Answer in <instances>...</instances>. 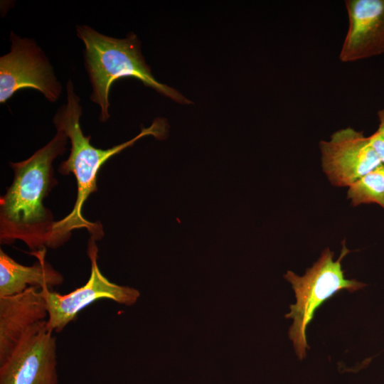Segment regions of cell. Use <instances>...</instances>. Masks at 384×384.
<instances>
[{
  "label": "cell",
  "mask_w": 384,
  "mask_h": 384,
  "mask_svg": "<svg viewBox=\"0 0 384 384\" xmlns=\"http://www.w3.org/2000/svg\"><path fill=\"white\" fill-rule=\"evenodd\" d=\"M68 137L57 129L53 138L27 159L11 163L14 180L0 199V241H23L37 251L48 246L55 221L43 200L54 186L52 164L66 150Z\"/></svg>",
  "instance_id": "cell-1"
},
{
  "label": "cell",
  "mask_w": 384,
  "mask_h": 384,
  "mask_svg": "<svg viewBox=\"0 0 384 384\" xmlns=\"http://www.w3.org/2000/svg\"><path fill=\"white\" fill-rule=\"evenodd\" d=\"M67 102L56 112L53 124L56 129L63 130L70 139L71 149L68 159L60 164L58 171L68 175L73 174L77 181L78 193L71 212L64 218L55 221L48 247L56 248L65 242L71 231L85 228L96 240L102 235V228L98 223L87 220L82 214L85 201L97 191V176L101 166L112 156L132 146L139 139L152 135L158 139L166 138L168 124L164 119L156 118L147 128H142L133 139L107 149H97L90 144V136H85L80 124L82 110L80 98L74 90L73 82L66 85Z\"/></svg>",
  "instance_id": "cell-2"
},
{
  "label": "cell",
  "mask_w": 384,
  "mask_h": 384,
  "mask_svg": "<svg viewBox=\"0 0 384 384\" xmlns=\"http://www.w3.org/2000/svg\"><path fill=\"white\" fill-rule=\"evenodd\" d=\"M76 33L85 45V65L92 88L90 99L100 107V122H105L110 117V91L119 78H136L176 102L191 103L175 89L154 78L145 63L135 34L116 38L85 25L77 26Z\"/></svg>",
  "instance_id": "cell-3"
},
{
  "label": "cell",
  "mask_w": 384,
  "mask_h": 384,
  "mask_svg": "<svg viewBox=\"0 0 384 384\" xmlns=\"http://www.w3.org/2000/svg\"><path fill=\"white\" fill-rule=\"evenodd\" d=\"M350 252L343 240L340 256L336 261L333 260L334 252L326 248L303 276L299 277L289 270L284 275L291 283L295 293L297 302L290 305V312L285 317L294 321L289 330V337L293 341L295 352L301 359L306 356V349L309 348L306 330L314 318L315 311L339 291L353 292L366 286L355 279H348L344 277L341 261Z\"/></svg>",
  "instance_id": "cell-4"
},
{
  "label": "cell",
  "mask_w": 384,
  "mask_h": 384,
  "mask_svg": "<svg viewBox=\"0 0 384 384\" xmlns=\"http://www.w3.org/2000/svg\"><path fill=\"white\" fill-rule=\"evenodd\" d=\"M95 241L90 236L87 246L90 275L83 286L65 294L51 291L48 287L41 289L48 311L47 327L53 332H60L83 309L97 300L108 299L131 306L140 296L137 289L113 283L102 274L97 265Z\"/></svg>",
  "instance_id": "cell-5"
},
{
  "label": "cell",
  "mask_w": 384,
  "mask_h": 384,
  "mask_svg": "<svg viewBox=\"0 0 384 384\" xmlns=\"http://www.w3.org/2000/svg\"><path fill=\"white\" fill-rule=\"evenodd\" d=\"M10 41V51L0 58V102L23 89L38 90L48 101H57L62 86L43 51L33 39L14 32Z\"/></svg>",
  "instance_id": "cell-6"
},
{
  "label": "cell",
  "mask_w": 384,
  "mask_h": 384,
  "mask_svg": "<svg viewBox=\"0 0 384 384\" xmlns=\"http://www.w3.org/2000/svg\"><path fill=\"white\" fill-rule=\"evenodd\" d=\"M53 333L47 320L31 327L0 363V384H58Z\"/></svg>",
  "instance_id": "cell-7"
},
{
  "label": "cell",
  "mask_w": 384,
  "mask_h": 384,
  "mask_svg": "<svg viewBox=\"0 0 384 384\" xmlns=\"http://www.w3.org/2000/svg\"><path fill=\"white\" fill-rule=\"evenodd\" d=\"M324 172L335 186H349L382 164L369 137L351 127L332 134L319 142Z\"/></svg>",
  "instance_id": "cell-8"
},
{
  "label": "cell",
  "mask_w": 384,
  "mask_h": 384,
  "mask_svg": "<svg viewBox=\"0 0 384 384\" xmlns=\"http://www.w3.org/2000/svg\"><path fill=\"white\" fill-rule=\"evenodd\" d=\"M348 28L339 59L353 62L384 53V0H347Z\"/></svg>",
  "instance_id": "cell-9"
},
{
  "label": "cell",
  "mask_w": 384,
  "mask_h": 384,
  "mask_svg": "<svg viewBox=\"0 0 384 384\" xmlns=\"http://www.w3.org/2000/svg\"><path fill=\"white\" fill-rule=\"evenodd\" d=\"M47 319L46 303L38 287L0 297V363L31 327Z\"/></svg>",
  "instance_id": "cell-10"
},
{
  "label": "cell",
  "mask_w": 384,
  "mask_h": 384,
  "mask_svg": "<svg viewBox=\"0 0 384 384\" xmlns=\"http://www.w3.org/2000/svg\"><path fill=\"white\" fill-rule=\"evenodd\" d=\"M31 254L37 261L25 266L0 250V297L19 294L29 287L51 289L63 283L62 274L46 260V247Z\"/></svg>",
  "instance_id": "cell-11"
},
{
  "label": "cell",
  "mask_w": 384,
  "mask_h": 384,
  "mask_svg": "<svg viewBox=\"0 0 384 384\" xmlns=\"http://www.w3.org/2000/svg\"><path fill=\"white\" fill-rule=\"evenodd\" d=\"M347 198L353 206L377 203L384 209V165L381 164L351 184Z\"/></svg>",
  "instance_id": "cell-12"
},
{
  "label": "cell",
  "mask_w": 384,
  "mask_h": 384,
  "mask_svg": "<svg viewBox=\"0 0 384 384\" xmlns=\"http://www.w3.org/2000/svg\"><path fill=\"white\" fill-rule=\"evenodd\" d=\"M369 139L381 164L384 165V137L375 132L369 137Z\"/></svg>",
  "instance_id": "cell-13"
},
{
  "label": "cell",
  "mask_w": 384,
  "mask_h": 384,
  "mask_svg": "<svg viewBox=\"0 0 384 384\" xmlns=\"http://www.w3.org/2000/svg\"><path fill=\"white\" fill-rule=\"evenodd\" d=\"M378 117L379 119V126L376 132L384 137V108L378 112Z\"/></svg>",
  "instance_id": "cell-14"
}]
</instances>
